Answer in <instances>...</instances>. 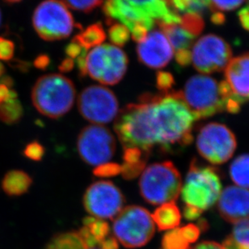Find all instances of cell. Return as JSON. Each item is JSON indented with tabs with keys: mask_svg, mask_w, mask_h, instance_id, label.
I'll use <instances>...</instances> for the list:
<instances>
[{
	"mask_svg": "<svg viewBox=\"0 0 249 249\" xmlns=\"http://www.w3.org/2000/svg\"><path fill=\"white\" fill-rule=\"evenodd\" d=\"M113 21V19H107V24H111L108 29V37L114 46L123 47L129 41L130 32L123 24Z\"/></svg>",
	"mask_w": 249,
	"mask_h": 249,
	"instance_id": "obj_29",
	"label": "cell"
},
{
	"mask_svg": "<svg viewBox=\"0 0 249 249\" xmlns=\"http://www.w3.org/2000/svg\"><path fill=\"white\" fill-rule=\"evenodd\" d=\"M122 173V166L116 163H106L96 166L94 175L98 178H113Z\"/></svg>",
	"mask_w": 249,
	"mask_h": 249,
	"instance_id": "obj_33",
	"label": "cell"
},
{
	"mask_svg": "<svg viewBox=\"0 0 249 249\" xmlns=\"http://www.w3.org/2000/svg\"><path fill=\"white\" fill-rule=\"evenodd\" d=\"M196 149L211 164H223L235 153L237 142L235 134L225 124L211 123L204 125L196 137Z\"/></svg>",
	"mask_w": 249,
	"mask_h": 249,
	"instance_id": "obj_9",
	"label": "cell"
},
{
	"mask_svg": "<svg viewBox=\"0 0 249 249\" xmlns=\"http://www.w3.org/2000/svg\"><path fill=\"white\" fill-rule=\"evenodd\" d=\"M211 21L217 25H221L224 24L226 21V17L223 13L219 12H215L211 16Z\"/></svg>",
	"mask_w": 249,
	"mask_h": 249,
	"instance_id": "obj_48",
	"label": "cell"
},
{
	"mask_svg": "<svg viewBox=\"0 0 249 249\" xmlns=\"http://www.w3.org/2000/svg\"><path fill=\"white\" fill-rule=\"evenodd\" d=\"M245 0H210L211 10L232 11L242 5Z\"/></svg>",
	"mask_w": 249,
	"mask_h": 249,
	"instance_id": "obj_38",
	"label": "cell"
},
{
	"mask_svg": "<svg viewBox=\"0 0 249 249\" xmlns=\"http://www.w3.org/2000/svg\"><path fill=\"white\" fill-rule=\"evenodd\" d=\"M154 223L160 231H170L178 228L181 220V213L175 203L160 205L152 214Z\"/></svg>",
	"mask_w": 249,
	"mask_h": 249,
	"instance_id": "obj_19",
	"label": "cell"
},
{
	"mask_svg": "<svg viewBox=\"0 0 249 249\" xmlns=\"http://www.w3.org/2000/svg\"><path fill=\"white\" fill-rule=\"evenodd\" d=\"M139 101L116 118L114 129L124 149L137 147L150 156L154 149L170 153L190 145L196 119L180 91L143 94Z\"/></svg>",
	"mask_w": 249,
	"mask_h": 249,
	"instance_id": "obj_1",
	"label": "cell"
},
{
	"mask_svg": "<svg viewBox=\"0 0 249 249\" xmlns=\"http://www.w3.org/2000/svg\"><path fill=\"white\" fill-rule=\"evenodd\" d=\"M115 238L127 249L142 247L155 234V223L146 209L129 206L122 210L113 222Z\"/></svg>",
	"mask_w": 249,
	"mask_h": 249,
	"instance_id": "obj_6",
	"label": "cell"
},
{
	"mask_svg": "<svg viewBox=\"0 0 249 249\" xmlns=\"http://www.w3.org/2000/svg\"><path fill=\"white\" fill-rule=\"evenodd\" d=\"M75 89L71 79L59 74L40 77L32 91V101L39 113L57 119L68 113L74 105Z\"/></svg>",
	"mask_w": 249,
	"mask_h": 249,
	"instance_id": "obj_3",
	"label": "cell"
},
{
	"mask_svg": "<svg viewBox=\"0 0 249 249\" xmlns=\"http://www.w3.org/2000/svg\"><path fill=\"white\" fill-rule=\"evenodd\" d=\"M32 184V178L24 171L12 170L2 179V189L8 196H18L27 193Z\"/></svg>",
	"mask_w": 249,
	"mask_h": 249,
	"instance_id": "obj_20",
	"label": "cell"
},
{
	"mask_svg": "<svg viewBox=\"0 0 249 249\" xmlns=\"http://www.w3.org/2000/svg\"><path fill=\"white\" fill-rule=\"evenodd\" d=\"M180 93L196 121L211 118L227 109L228 86L224 80L218 83L212 77L196 74L186 82Z\"/></svg>",
	"mask_w": 249,
	"mask_h": 249,
	"instance_id": "obj_2",
	"label": "cell"
},
{
	"mask_svg": "<svg viewBox=\"0 0 249 249\" xmlns=\"http://www.w3.org/2000/svg\"><path fill=\"white\" fill-rule=\"evenodd\" d=\"M180 192L185 206L202 214L218 202L222 193L220 177L213 167L202 165L194 160Z\"/></svg>",
	"mask_w": 249,
	"mask_h": 249,
	"instance_id": "obj_4",
	"label": "cell"
},
{
	"mask_svg": "<svg viewBox=\"0 0 249 249\" xmlns=\"http://www.w3.org/2000/svg\"><path fill=\"white\" fill-rule=\"evenodd\" d=\"M103 12L108 19H116L131 32L139 25L146 27L150 31L156 22L147 17L141 10L129 4L124 0H105Z\"/></svg>",
	"mask_w": 249,
	"mask_h": 249,
	"instance_id": "obj_17",
	"label": "cell"
},
{
	"mask_svg": "<svg viewBox=\"0 0 249 249\" xmlns=\"http://www.w3.org/2000/svg\"><path fill=\"white\" fill-rule=\"evenodd\" d=\"M238 17L241 26L249 32V7H245L238 12Z\"/></svg>",
	"mask_w": 249,
	"mask_h": 249,
	"instance_id": "obj_43",
	"label": "cell"
},
{
	"mask_svg": "<svg viewBox=\"0 0 249 249\" xmlns=\"http://www.w3.org/2000/svg\"><path fill=\"white\" fill-rule=\"evenodd\" d=\"M232 98L242 106L249 101V53L232 58L225 68V79Z\"/></svg>",
	"mask_w": 249,
	"mask_h": 249,
	"instance_id": "obj_16",
	"label": "cell"
},
{
	"mask_svg": "<svg viewBox=\"0 0 249 249\" xmlns=\"http://www.w3.org/2000/svg\"><path fill=\"white\" fill-rule=\"evenodd\" d=\"M23 113V107L17 98L10 99L0 105V121L5 124L19 123Z\"/></svg>",
	"mask_w": 249,
	"mask_h": 249,
	"instance_id": "obj_27",
	"label": "cell"
},
{
	"mask_svg": "<svg viewBox=\"0 0 249 249\" xmlns=\"http://www.w3.org/2000/svg\"><path fill=\"white\" fill-rule=\"evenodd\" d=\"M5 1H6V2H11V3H12V2H19V1H21V0H5Z\"/></svg>",
	"mask_w": 249,
	"mask_h": 249,
	"instance_id": "obj_50",
	"label": "cell"
},
{
	"mask_svg": "<svg viewBox=\"0 0 249 249\" xmlns=\"http://www.w3.org/2000/svg\"><path fill=\"white\" fill-rule=\"evenodd\" d=\"M74 62L71 58H66L64 60L61 62V64L58 67V69L62 73H66V72H69L74 68Z\"/></svg>",
	"mask_w": 249,
	"mask_h": 249,
	"instance_id": "obj_47",
	"label": "cell"
},
{
	"mask_svg": "<svg viewBox=\"0 0 249 249\" xmlns=\"http://www.w3.org/2000/svg\"><path fill=\"white\" fill-rule=\"evenodd\" d=\"M181 234L185 237L187 242L189 244H194L198 240L200 234H201V229L198 228V226L194 225V224H188V225L180 228Z\"/></svg>",
	"mask_w": 249,
	"mask_h": 249,
	"instance_id": "obj_40",
	"label": "cell"
},
{
	"mask_svg": "<svg viewBox=\"0 0 249 249\" xmlns=\"http://www.w3.org/2000/svg\"><path fill=\"white\" fill-rule=\"evenodd\" d=\"M231 57L230 45L213 34L199 39L191 52V62L194 68L202 74L223 71L231 60Z\"/></svg>",
	"mask_w": 249,
	"mask_h": 249,
	"instance_id": "obj_12",
	"label": "cell"
},
{
	"mask_svg": "<svg viewBox=\"0 0 249 249\" xmlns=\"http://www.w3.org/2000/svg\"><path fill=\"white\" fill-rule=\"evenodd\" d=\"M148 155L144 153L143 151L137 147H129L124 148L123 154V161L124 163L134 164V163H140L142 161L147 160Z\"/></svg>",
	"mask_w": 249,
	"mask_h": 249,
	"instance_id": "obj_35",
	"label": "cell"
},
{
	"mask_svg": "<svg viewBox=\"0 0 249 249\" xmlns=\"http://www.w3.org/2000/svg\"><path fill=\"white\" fill-rule=\"evenodd\" d=\"M77 147L82 160L90 165L108 163L115 153L116 139L105 126L92 124L79 133Z\"/></svg>",
	"mask_w": 249,
	"mask_h": 249,
	"instance_id": "obj_10",
	"label": "cell"
},
{
	"mask_svg": "<svg viewBox=\"0 0 249 249\" xmlns=\"http://www.w3.org/2000/svg\"><path fill=\"white\" fill-rule=\"evenodd\" d=\"M161 249H190V244L183 236L180 228H175L163 235Z\"/></svg>",
	"mask_w": 249,
	"mask_h": 249,
	"instance_id": "obj_30",
	"label": "cell"
},
{
	"mask_svg": "<svg viewBox=\"0 0 249 249\" xmlns=\"http://www.w3.org/2000/svg\"><path fill=\"white\" fill-rule=\"evenodd\" d=\"M194 249H224L223 245L213 241H204L194 247Z\"/></svg>",
	"mask_w": 249,
	"mask_h": 249,
	"instance_id": "obj_46",
	"label": "cell"
},
{
	"mask_svg": "<svg viewBox=\"0 0 249 249\" xmlns=\"http://www.w3.org/2000/svg\"><path fill=\"white\" fill-rule=\"evenodd\" d=\"M139 62L152 69L166 67L173 57V47L160 31L151 32L137 47Z\"/></svg>",
	"mask_w": 249,
	"mask_h": 249,
	"instance_id": "obj_14",
	"label": "cell"
},
{
	"mask_svg": "<svg viewBox=\"0 0 249 249\" xmlns=\"http://www.w3.org/2000/svg\"><path fill=\"white\" fill-rule=\"evenodd\" d=\"M0 103H1V101H0Z\"/></svg>",
	"mask_w": 249,
	"mask_h": 249,
	"instance_id": "obj_54",
	"label": "cell"
},
{
	"mask_svg": "<svg viewBox=\"0 0 249 249\" xmlns=\"http://www.w3.org/2000/svg\"><path fill=\"white\" fill-rule=\"evenodd\" d=\"M170 7L184 14L201 15L211 10L210 0H167Z\"/></svg>",
	"mask_w": 249,
	"mask_h": 249,
	"instance_id": "obj_26",
	"label": "cell"
},
{
	"mask_svg": "<svg viewBox=\"0 0 249 249\" xmlns=\"http://www.w3.org/2000/svg\"><path fill=\"white\" fill-rule=\"evenodd\" d=\"M106 38V32L101 23L91 24L78 34L74 41L79 43L86 51L101 46Z\"/></svg>",
	"mask_w": 249,
	"mask_h": 249,
	"instance_id": "obj_22",
	"label": "cell"
},
{
	"mask_svg": "<svg viewBox=\"0 0 249 249\" xmlns=\"http://www.w3.org/2000/svg\"><path fill=\"white\" fill-rule=\"evenodd\" d=\"M84 227H86L98 245L109 235V226L102 219L94 218L91 216L86 217L84 219Z\"/></svg>",
	"mask_w": 249,
	"mask_h": 249,
	"instance_id": "obj_28",
	"label": "cell"
},
{
	"mask_svg": "<svg viewBox=\"0 0 249 249\" xmlns=\"http://www.w3.org/2000/svg\"><path fill=\"white\" fill-rule=\"evenodd\" d=\"M230 176L233 182L240 188H249V155L245 154L233 161L230 166Z\"/></svg>",
	"mask_w": 249,
	"mask_h": 249,
	"instance_id": "obj_24",
	"label": "cell"
},
{
	"mask_svg": "<svg viewBox=\"0 0 249 249\" xmlns=\"http://www.w3.org/2000/svg\"><path fill=\"white\" fill-rule=\"evenodd\" d=\"M176 61L180 67H187L191 62V51H176Z\"/></svg>",
	"mask_w": 249,
	"mask_h": 249,
	"instance_id": "obj_42",
	"label": "cell"
},
{
	"mask_svg": "<svg viewBox=\"0 0 249 249\" xmlns=\"http://www.w3.org/2000/svg\"><path fill=\"white\" fill-rule=\"evenodd\" d=\"M86 51H88L81 47L80 45L77 43L76 41H74V40L69 45H67V47H66V53L71 59H74V58L77 59L79 56L81 55L82 53L86 52Z\"/></svg>",
	"mask_w": 249,
	"mask_h": 249,
	"instance_id": "obj_41",
	"label": "cell"
},
{
	"mask_svg": "<svg viewBox=\"0 0 249 249\" xmlns=\"http://www.w3.org/2000/svg\"><path fill=\"white\" fill-rule=\"evenodd\" d=\"M101 249H118V240L113 236H108L100 244Z\"/></svg>",
	"mask_w": 249,
	"mask_h": 249,
	"instance_id": "obj_44",
	"label": "cell"
},
{
	"mask_svg": "<svg viewBox=\"0 0 249 249\" xmlns=\"http://www.w3.org/2000/svg\"><path fill=\"white\" fill-rule=\"evenodd\" d=\"M14 43L10 40L0 36V59L9 61L14 55Z\"/></svg>",
	"mask_w": 249,
	"mask_h": 249,
	"instance_id": "obj_39",
	"label": "cell"
},
{
	"mask_svg": "<svg viewBox=\"0 0 249 249\" xmlns=\"http://www.w3.org/2000/svg\"><path fill=\"white\" fill-rule=\"evenodd\" d=\"M26 158L34 161H40L45 155V148L40 142L36 141L32 142L27 144L23 151Z\"/></svg>",
	"mask_w": 249,
	"mask_h": 249,
	"instance_id": "obj_36",
	"label": "cell"
},
{
	"mask_svg": "<svg viewBox=\"0 0 249 249\" xmlns=\"http://www.w3.org/2000/svg\"><path fill=\"white\" fill-rule=\"evenodd\" d=\"M166 1H167V0H166Z\"/></svg>",
	"mask_w": 249,
	"mask_h": 249,
	"instance_id": "obj_55",
	"label": "cell"
},
{
	"mask_svg": "<svg viewBox=\"0 0 249 249\" xmlns=\"http://www.w3.org/2000/svg\"><path fill=\"white\" fill-rule=\"evenodd\" d=\"M221 217L228 223H237L249 219V190L228 186L221 193L218 201Z\"/></svg>",
	"mask_w": 249,
	"mask_h": 249,
	"instance_id": "obj_15",
	"label": "cell"
},
{
	"mask_svg": "<svg viewBox=\"0 0 249 249\" xmlns=\"http://www.w3.org/2000/svg\"><path fill=\"white\" fill-rule=\"evenodd\" d=\"M182 180L171 161L151 164L144 169L139 189L144 200L151 205L174 203L180 196Z\"/></svg>",
	"mask_w": 249,
	"mask_h": 249,
	"instance_id": "obj_5",
	"label": "cell"
},
{
	"mask_svg": "<svg viewBox=\"0 0 249 249\" xmlns=\"http://www.w3.org/2000/svg\"><path fill=\"white\" fill-rule=\"evenodd\" d=\"M51 62V59L46 54L39 55L34 61V66L40 70H46Z\"/></svg>",
	"mask_w": 249,
	"mask_h": 249,
	"instance_id": "obj_45",
	"label": "cell"
},
{
	"mask_svg": "<svg viewBox=\"0 0 249 249\" xmlns=\"http://www.w3.org/2000/svg\"><path fill=\"white\" fill-rule=\"evenodd\" d=\"M79 113L94 124H106L118 117V101L106 87L94 85L84 89L78 100Z\"/></svg>",
	"mask_w": 249,
	"mask_h": 249,
	"instance_id": "obj_11",
	"label": "cell"
},
{
	"mask_svg": "<svg viewBox=\"0 0 249 249\" xmlns=\"http://www.w3.org/2000/svg\"><path fill=\"white\" fill-rule=\"evenodd\" d=\"M34 29L41 38L53 41L67 38L74 27V18L60 0H45L33 17Z\"/></svg>",
	"mask_w": 249,
	"mask_h": 249,
	"instance_id": "obj_8",
	"label": "cell"
},
{
	"mask_svg": "<svg viewBox=\"0 0 249 249\" xmlns=\"http://www.w3.org/2000/svg\"><path fill=\"white\" fill-rule=\"evenodd\" d=\"M248 2H249V5H248V7H249V0H248Z\"/></svg>",
	"mask_w": 249,
	"mask_h": 249,
	"instance_id": "obj_52",
	"label": "cell"
},
{
	"mask_svg": "<svg viewBox=\"0 0 249 249\" xmlns=\"http://www.w3.org/2000/svg\"><path fill=\"white\" fill-rule=\"evenodd\" d=\"M146 161H142L140 163H134V164H128L123 163L122 166V174L123 178L125 180H133L134 178H138L141 173H142L146 168Z\"/></svg>",
	"mask_w": 249,
	"mask_h": 249,
	"instance_id": "obj_34",
	"label": "cell"
},
{
	"mask_svg": "<svg viewBox=\"0 0 249 249\" xmlns=\"http://www.w3.org/2000/svg\"><path fill=\"white\" fill-rule=\"evenodd\" d=\"M141 10L147 17L159 24H179L180 17L166 0H124Z\"/></svg>",
	"mask_w": 249,
	"mask_h": 249,
	"instance_id": "obj_18",
	"label": "cell"
},
{
	"mask_svg": "<svg viewBox=\"0 0 249 249\" xmlns=\"http://www.w3.org/2000/svg\"><path fill=\"white\" fill-rule=\"evenodd\" d=\"M180 26L193 36H199L203 31L205 23L203 18L200 15L185 14L180 17Z\"/></svg>",
	"mask_w": 249,
	"mask_h": 249,
	"instance_id": "obj_31",
	"label": "cell"
},
{
	"mask_svg": "<svg viewBox=\"0 0 249 249\" xmlns=\"http://www.w3.org/2000/svg\"><path fill=\"white\" fill-rule=\"evenodd\" d=\"M128 67V58L119 47L104 44L87 53L86 75L105 85H115L123 79Z\"/></svg>",
	"mask_w": 249,
	"mask_h": 249,
	"instance_id": "obj_7",
	"label": "cell"
},
{
	"mask_svg": "<svg viewBox=\"0 0 249 249\" xmlns=\"http://www.w3.org/2000/svg\"><path fill=\"white\" fill-rule=\"evenodd\" d=\"M175 83L173 74L169 72L160 71L156 74V87L162 92H168Z\"/></svg>",
	"mask_w": 249,
	"mask_h": 249,
	"instance_id": "obj_37",
	"label": "cell"
},
{
	"mask_svg": "<svg viewBox=\"0 0 249 249\" xmlns=\"http://www.w3.org/2000/svg\"><path fill=\"white\" fill-rule=\"evenodd\" d=\"M224 249H249V219L235 223L232 233L223 241Z\"/></svg>",
	"mask_w": 249,
	"mask_h": 249,
	"instance_id": "obj_23",
	"label": "cell"
},
{
	"mask_svg": "<svg viewBox=\"0 0 249 249\" xmlns=\"http://www.w3.org/2000/svg\"><path fill=\"white\" fill-rule=\"evenodd\" d=\"M45 249H90L78 232L61 233L53 236Z\"/></svg>",
	"mask_w": 249,
	"mask_h": 249,
	"instance_id": "obj_25",
	"label": "cell"
},
{
	"mask_svg": "<svg viewBox=\"0 0 249 249\" xmlns=\"http://www.w3.org/2000/svg\"><path fill=\"white\" fill-rule=\"evenodd\" d=\"M67 7L80 12H90L102 3V0H62Z\"/></svg>",
	"mask_w": 249,
	"mask_h": 249,
	"instance_id": "obj_32",
	"label": "cell"
},
{
	"mask_svg": "<svg viewBox=\"0 0 249 249\" xmlns=\"http://www.w3.org/2000/svg\"><path fill=\"white\" fill-rule=\"evenodd\" d=\"M1 18H2V17H1V12H0V24H1Z\"/></svg>",
	"mask_w": 249,
	"mask_h": 249,
	"instance_id": "obj_51",
	"label": "cell"
},
{
	"mask_svg": "<svg viewBox=\"0 0 249 249\" xmlns=\"http://www.w3.org/2000/svg\"><path fill=\"white\" fill-rule=\"evenodd\" d=\"M162 33L168 38L171 46L176 51H189L195 40V36L189 34L180 24H159Z\"/></svg>",
	"mask_w": 249,
	"mask_h": 249,
	"instance_id": "obj_21",
	"label": "cell"
},
{
	"mask_svg": "<svg viewBox=\"0 0 249 249\" xmlns=\"http://www.w3.org/2000/svg\"><path fill=\"white\" fill-rule=\"evenodd\" d=\"M124 196L113 183L100 180L87 189L84 205L91 215L100 218H115L124 206Z\"/></svg>",
	"mask_w": 249,
	"mask_h": 249,
	"instance_id": "obj_13",
	"label": "cell"
},
{
	"mask_svg": "<svg viewBox=\"0 0 249 249\" xmlns=\"http://www.w3.org/2000/svg\"><path fill=\"white\" fill-rule=\"evenodd\" d=\"M5 68L4 66L0 62V77L2 76V74H4Z\"/></svg>",
	"mask_w": 249,
	"mask_h": 249,
	"instance_id": "obj_49",
	"label": "cell"
},
{
	"mask_svg": "<svg viewBox=\"0 0 249 249\" xmlns=\"http://www.w3.org/2000/svg\"></svg>",
	"mask_w": 249,
	"mask_h": 249,
	"instance_id": "obj_53",
	"label": "cell"
}]
</instances>
